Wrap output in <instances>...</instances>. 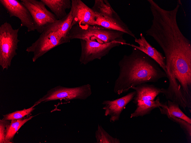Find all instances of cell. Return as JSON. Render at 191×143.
<instances>
[{"mask_svg": "<svg viewBox=\"0 0 191 143\" xmlns=\"http://www.w3.org/2000/svg\"><path fill=\"white\" fill-rule=\"evenodd\" d=\"M119 73L115 80L114 92L118 95L133 87L148 82H156L166 77L165 72L151 57L132 47L128 55H124L119 61Z\"/></svg>", "mask_w": 191, "mask_h": 143, "instance_id": "cell-1", "label": "cell"}, {"mask_svg": "<svg viewBox=\"0 0 191 143\" xmlns=\"http://www.w3.org/2000/svg\"><path fill=\"white\" fill-rule=\"evenodd\" d=\"M19 28L13 29L6 21L0 27V66L3 70H7L11 65L13 58L17 55Z\"/></svg>", "mask_w": 191, "mask_h": 143, "instance_id": "cell-2", "label": "cell"}, {"mask_svg": "<svg viewBox=\"0 0 191 143\" xmlns=\"http://www.w3.org/2000/svg\"><path fill=\"white\" fill-rule=\"evenodd\" d=\"M91 94V86L89 84L74 87L58 86L48 90L34 104L36 106L41 102L58 100H64L66 101L76 99L85 100Z\"/></svg>", "mask_w": 191, "mask_h": 143, "instance_id": "cell-3", "label": "cell"}, {"mask_svg": "<svg viewBox=\"0 0 191 143\" xmlns=\"http://www.w3.org/2000/svg\"><path fill=\"white\" fill-rule=\"evenodd\" d=\"M69 42L63 37L57 31L48 27L41 34L37 40L27 48L26 51L28 53H33L32 60L34 62L53 48Z\"/></svg>", "mask_w": 191, "mask_h": 143, "instance_id": "cell-4", "label": "cell"}, {"mask_svg": "<svg viewBox=\"0 0 191 143\" xmlns=\"http://www.w3.org/2000/svg\"><path fill=\"white\" fill-rule=\"evenodd\" d=\"M80 41L81 51L79 61L81 64L84 65L96 59L100 60L113 48L124 45L116 42L101 43L94 40L85 39Z\"/></svg>", "mask_w": 191, "mask_h": 143, "instance_id": "cell-5", "label": "cell"}, {"mask_svg": "<svg viewBox=\"0 0 191 143\" xmlns=\"http://www.w3.org/2000/svg\"><path fill=\"white\" fill-rule=\"evenodd\" d=\"M20 1L29 11L35 30L39 33L41 34L57 20L53 13L47 9L41 0H21Z\"/></svg>", "mask_w": 191, "mask_h": 143, "instance_id": "cell-6", "label": "cell"}, {"mask_svg": "<svg viewBox=\"0 0 191 143\" xmlns=\"http://www.w3.org/2000/svg\"><path fill=\"white\" fill-rule=\"evenodd\" d=\"M1 4L8 13L10 17H15L21 22V26L27 28V31L35 30L32 17L28 10L18 0H0Z\"/></svg>", "mask_w": 191, "mask_h": 143, "instance_id": "cell-7", "label": "cell"}, {"mask_svg": "<svg viewBox=\"0 0 191 143\" xmlns=\"http://www.w3.org/2000/svg\"><path fill=\"white\" fill-rule=\"evenodd\" d=\"M70 9L73 16L71 27L76 24L94 25L97 14L81 0H71Z\"/></svg>", "mask_w": 191, "mask_h": 143, "instance_id": "cell-8", "label": "cell"}, {"mask_svg": "<svg viewBox=\"0 0 191 143\" xmlns=\"http://www.w3.org/2000/svg\"><path fill=\"white\" fill-rule=\"evenodd\" d=\"M136 94L135 90L113 100L104 101L102 104L104 105L102 108L105 110L104 115L110 116V121L112 123L119 120L122 112L127 105L133 100Z\"/></svg>", "mask_w": 191, "mask_h": 143, "instance_id": "cell-9", "label": "cell"}, {"mask_svg": "<svg viewBox=\"0 0 191 143\" xmlns=\"http://www.w3.org/2000/svg\"><path fill=\"white\" fill-rule=\"evenodd\" d=\"M140 38L134 39L135 42L139 44V46L130 43H128V45L136 48L147 55L156 62L166 73L165 57L147 41L142 33H140Z\"/></svg>", "mask_w": 191, "mask_h": 143, "instance_id": "cell-10", "label": "cell"}, {"mask_svg": "<svg viewBox=\"0 0 191 143\" xmlns=\"http://www.w3.org/2000/svg\"><path fill=\"white\" fill-rule=\"evenodd\" d=\"M131 89L136 91L133 102L136 104L142 101L154 100L159 94H162L163 88H160L153 84L145 83L133 87Z\"/></svg>", "mask_w": 191, "mask_h": 143, "instance_id": "cell-11", "label": "cell"}, {"mask_svg": "<svg viewBox=\"0 0 191 143\" xmlns=\"http://www.w3.org/2000/svg\"><path fill=\"white\" fill-rule=\"evenodd\" d=\"M95 25L120 31L128 35L135 39L136 38L128 27L121 19L107 18L97 14Z\"/></svg>", "mask_w": 191, "mask_h": 143, "instance_id": "cell-12", "label": "cell"}, {"mask_svg": "<svg viewBox=\"0 0 191 143\" xmlns=\"http://www.w3.org/2000/svg\"><path fill=\"white\" fill-rule=\"evenodd\" d=\"M48 7L57 20L62 19L67 15L66 10L71 8V1L70 0H41Z\"/></svg>", "mask_w": 191, "mask_h": 143, "instance_id": "cell-13", "label": "cell"}, {"mask_svg": "<svg viewBox=\"0 0 191 143\" xmlns=\"http://www.w3.org/2000/svg\"><path fill=\"white\" fill-rule=\"evenodd\" d=\"M163 102H160L158 97L155 100H145L140 101L136 105V107L134 112L131 114L130 118L143 117L150 114L154 109L161 107Z\"/></svg>", "mask_w": 191, "mask_h": 143, "instance_id": "cell-14", "label": "cell"}, {"mask_svg": "<svg viewBox=\"0 0 191 143\" xmlns=\"http://www.w3.org/2000/svg\"><path fill=\"white\" fill-rule=\"evenodd\" d=\"M179 104L176 102L168 100L163 102V106L159 108L162 114L171 115L183 120L191 124V119L180 109Z\"/></svg>", "mask_w": 191, "mask_h": 143, "instance_id": "cell-15", "label": "cell"}, {"mask_svg": "<svg viewBox=\"0 0 191 143\" xmlns=\"http://www.w3.org/2000/svg\"><path fill=\"white\" fill-rule=\"evenodd\" d=\"M98 15L104 17L121 20L120 17L112 8L107 0H95L91 8Z\"/></svg>", "mask_w": 191, "mask_h": 143, "instance_id": "cell-16", "label": "cell"}, {"mask_svg": "<svg viewBox=\"0 0 191 143\" xmlns=\"http://www.w3.org/2000/svg\"><path fill=\"white\" fill-rule=\"evenodd\" d=\"M73 19L72 12L70 11L64 17L57 20L55 23L49 27L57 31L63 37L70 41L68 39V36L71 28Z\"/></svg>", "mask_w": 191, "mask_h": 143, "instance_id": "cell-17", "label": "cell"}, {"mask_svg": "<svg viewBox=\"0 0 191 143\" xmlns=\"http://www.w3.org/2000/svg\"><path fill=\"white\" fill-rule=\"evenodd\" d=\"M34 116H28L19 119L11 120L7 128L5 143H13L12 140L16 132L24 124Z\"/></svg>", "mask_w": 191, "mask_h": 143, "instance_id": "cell-18", "label": "cell"}, {"mask_svg": "<svg viewBox=\"0 0 191 143\" xmlns=\"http://www.w3.org/2000/svg\"><path fill=\"white\" fill-rule=\"evenodd\" d=\"M95 137L97 143H120V140L110 135L103 128L98 125V129L95 132Z\"/></svg>", "mask_w": 191, "mask_h": 143, "instance_id": "cell-19", "label": "cell"}, {"mask_svg": "<svg viewBox=\"0 0 191 143\" xmlns=\"http://www.w3.org/2000/svg\"><path fill=\"white\" fill-rule=\"evenodd\" d=\"M170 120L178 124L183 131L188 143H191V124L185 120L171 115L167 116Z\"/></svg>", "mask_w": 191, "mask_h": 143, "instance_id": "cell-20", "label": "cell"}, {"mask_svg": "<svg viewBox=\"0 0 191 143\" xmlns=\"http://www.w3.org/2000/svg\"><path fill=\"white\" fill-rule=\"evenodd\" d=\"M36 105H34L31 107L27 109L24 108L20 110H17L13 112L3 115V118L2 119L6 120H12L18 119L29 116L34 110V107Z\"/></svg>", "mask_w": 191, "mask_h": 143, "instance_id": "cell-21", "label": "cell"}, {"mask_svg": "<svg viewBox=\"0 0 191 143\" xmlns=\"http://www.w3.org/2000/svg\"><path fill=\"white\" fill-rule=\"evenodd\" d=\"M10 120H0V143H5L7 126Z\"/></svg>", "mask_w": 191, "mask_h": 143, "instance_id": "cell-22", "label": "cell"}]
</instances>
